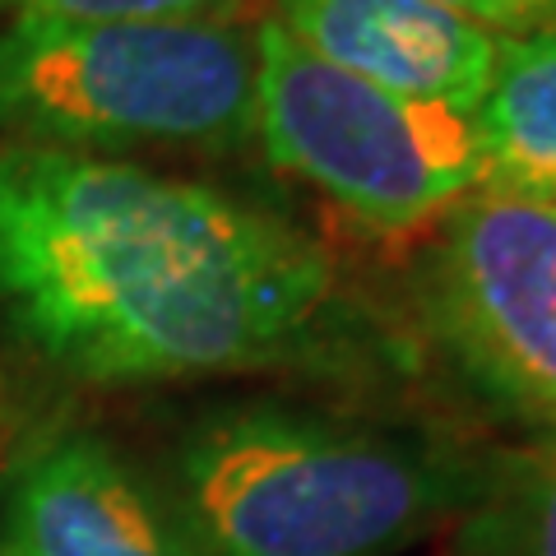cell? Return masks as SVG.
Returning <instances> with one entry per match:
<instances>
[{"mask_svg":"<svg viewBox=\"0 0 556 556\" xmlns=\"http://www.w3.org/2000/svg\"><path fill=\"white\" fill-rule=\"evenodd\" d=\"M413 311L473 399L556 431V204L482 186L422 232Z\"/></svg>","mask_w":556,"mask_h":556,"instance_id":"obj_5","label":"cell"},{"mask_svg":"<svg viewBox=\"0 0 556 556\" xmlns=\"http://www.w3.org/2000/svg\"><path fill=\"white\" fill-rule=\"evenodd\" d=\"M482 459L445 431L241 399L181 431L167 486L208 556H399L455 525Z\"/></svg>","mask_w":556,"mask_h":556,"instance_id":"obj_2","label":"cell"},{"mask_svg":"<svg viewBox=\"0 0 556 556\" xmlns=\"http://www.w3.org/2000/svg\"><path fill=\"white\" fill-rule=\"evenodd\" d=\"M269 0H0V24L112 20H265Z\"/></svg>","mask_w":556,"mask_h":556,"instance_id":"obj_10","label":"cell"},{"mask_svg":"<svg viewBox=\"0 0 556 556\" xmlns=\"http://www.w3.org/2000/svg\"><path fill=\"white\" fill-rule=\"evenodd\" d=\"M260 20L0 24V144L126 159L255 144Z\"/></svg>","mask_w":556,"mask_h":556,"instance_id":"obj_3","label":"cell"},{"mask_svg":"<svg viewBox=\"0 0 556 556\" xmlns=\"http://www.w3.org/2000/svg\"><path fill=\"white\" fill-rule=\"evenodd\" d=\"M473 121L486 149V186L556 204V24L501 33Z\"/></svg>","mask_w":556,"mask_h":556,"instance_id":"obj_8","label":"cell"},{"mask_svg":"<svg viewBox=\"0 0 556 556\" xmlns=\"http://www.w3.org/2000/svg\"><path fill=\"white\" fill-rule=\"evenodd\" d=\"M255 144L376 237H422L486 186L473 112L417 102L320 61L260 20Z\"/></svg>","mask_w":556,"mask_h":556,"instance_id":"obj_4","label":"cell"},{"mask_svg":"<svg viewBox=\"0 0 556 556\" xmlns=\"http://www.w3.org/2000/svg\"><path fill=\"white\" fill-rule=\"evenodd\" d=\"M431 5L455 10L492 33H529L556 24V0H431Z\"/></svg>","mask_w":556,"mask_h":556,"instance_id":"obj_11","label":"cell"},{"mask_svg":"<svg viewBox=\"0 0 556 556\" xmlns=\"http://www.w3.org/2000/svg\"><path fill=\"white\" fill-rule=\"evenodd\" d=\"M0 311L93 386L320 367L339 265L292 218L135 159L0 144Z\"/></svg>","mask_w":556,"mask_h":556,"instance_id":"obj_1","label":"cell"},{"mask_svg":"<svg viewBox=\"0 0 556 556\" xmlns=\"http://www.w3.org/2000/svg\"><path fill=\"white\" fill-rule=\"evenodd\" d=\"M0 556H208L177 492L98 431H65L0 486Z\"/></svg>","mask_w":556,"mask_h":556,"instance_id":"obj_6","label":"cell"},{"mask_svg":"<svg viewBox=\"0 0 556 556\" xmlns=\"http://www.w3.org/2000/svg\"><path fill=\"white\" fill-rule=\"evenodd\" d=\"M269 20L348 75L455 112H478L501 47L431 0H269Z\"/></svg>","mask_w":556,"mask_h":556,"instance_id":"obj_7","label":"cell"},{"mask_svg":"<svg viewBox=\"0 0 556 556\" xmlns=\"http://www.w3.org/2000/svg\"><path fill=\"white\" fill-rule=\"evenodd\" d=\"M450 533L459 556H556V431L486 450Z\"/></svg>","mask_w":556,"mask_h":556,"instance_id":"obj_9","label":"cell"}]
</instances>
